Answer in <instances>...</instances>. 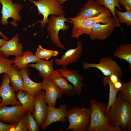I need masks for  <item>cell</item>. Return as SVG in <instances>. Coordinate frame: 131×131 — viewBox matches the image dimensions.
Here are the masks:
<instances>
[{"mask_svg": "<svg viewBox=\"0 0 131 131\" xmlns=\"http://www.w3.org/2000/svg\"><path fill=\"white\" fill-rule=\"evenodd\" d=\"M107 114L112 126L123 131H131V103L123 99L120 92Z\"/></svg>", "mask_w": 131, "mask_h": 131, "instance_id": "6da1fadb", "label": "cell"}, {"mask_svg": "<svg viewBox=\"0 0 131 131\" xmlns=\"http://www.w3.org/2000/svg\"><path fill=\"white\" fill-rule=\"evenodd\" d=\"M90 103L91 119L88 131H123L110 124L107 114V105L105 104L94 99H91Z\"/></svg>", "mask_w": 131, "mask_h": 131, "instance_id": "7a4b0ae2", "label": "cell"}, {"mask_svg": "<svg viewBox=\"0 0 131 131\" xmlns=\"http://www.w3.org/2000/svg\"><path fill=\"white\" fill-rule=\"evenodd\" d=\"M112 14L108 9L101 13L98 16L90 18L80 19L74 18H67L72 22L73 26L71 36L76 38L78 40L82 34H86L89 35L90 34L92 27L97 23L106 24L111 20Z\"/></svg>", "mask_w": 131, "mask_h": 131, "instance_id": "3957f363", "label": "cell"}, {"mask_svg": "<svg viewBox=\"0 0 131 131\" xmlns=\"http://www.w3.org/2000/svg\"><path fill=\"white\" fill-rule=\"evenodd\" d=\"M91 115L90 110L87 107H76L69 109L67 117L69 122V126L60 131L69 129L73 131H88Z\"/></svg>", "mask_w": 131, "mask_h": 131, "instance_id": "277c9868", "label": "cell"}, {"mask_svg": "<svg viewBox=\"0 0 131 131\" xmlns=\"http://www.w3.org/2000/svg\"><path fill=\"white\" fill-rule=\"evenodd\" d=\"M29 0L37 7L38 15L41 14L43 16L42 21L37 22L40 23L42 28L44 27L48 23L49 15H53L58 16L63 14V7L57 0H40L38 1L33 0Z\"/></svg>", "mask_w": 131, "mask_h": 131, "instance_id": "5b68a950", "label": "cell"}, {"mask_svg": "<svg viewBox=\"0 0 131 131\" xmlns=\"http://www.w3.org/2000/svg\"><path fill=\"white\" fill-rule=\"evenodd\" d=\"M65 16L64 14L57 16L53 15H51L47 27V30L50 33L51 41L57 47L62 49H65V46L62 44L60 41L58 37L59 31L60 30L67 31L69 29V25H66L65 22L72 23L71 21L65 17Z\"/></svg>", "mask_w": 131, "mask_h": 131, "instance_id": "8992f818", "label": "cell"}, {"mask_svg": "<svg viewBox=\"0 0 131 131\" xmlns=\"http://www.w3.org/2000/svg\"><path fill=\"white\" fill-rule=\"evenodd\" d=\"M91 67L98 69L106 76L114 74L120 78L122 76L121 67L115 61L109 57L101 58L99 59V62L98 63L83 62L82 65L83 69L86 70Z\"/></svg>", "mask_w": 131, "mask_h": 131, "instance_id": "52a82bcc", "label": "cell"}, {"mask_svg": "<svg viewBox=\"0 0 131 131\" xmlns=\"http://www.w3.org/2000/svg\"><path fill=\"white\" fill-rule=\"evenodd\" d=\"M12 0H0V3L2 5L1 13L2 14L1 20V24L6 25L10 23L16 27L18 24L16 22L9 23L8 19L11 18L15 22H19L21 19V17L19 14L22 9L23 5L20 3H13Z\"/></svg>", "mask_w": 131, "mask_h": 131, "instance_id": "ba28073f", "label": "cell"}, {"mask_svg": "<svg viewBox=\"0 0 131 131\" xmlns=\"http://www.w3.org/2000/svg\"><path fill=\"white\" fill-rule=\"evenodd\" d=\"M28 111L22 105L2 106L0 107V121L9 124H17Z\"/></svg>", "mask_w": 131, "mask_h": 131, "instance_id": "9c48e42d", "label": "cell"}, {"mask_svg": "<svg viewBox=\"0 0 131 131\" xmlns=\"http://www.w3.org/2000/svg\"><path fill=\"white\" fill-rule=\"evenodd\" d=\"M9 79L6 73L4 74L2 84L0 86V97L2 101L0 107L8 105L12 106L21 105L17 100L15 91L10 85Z\"/></svg>", "mask_w": 131, "mask_h": 131, "instance_id": "30bf717a", "label": "cell"}, {"mask_svg": "<svg viewBox=\"0 0 131 131\" xmlns=\"http://www.w3.org/2000/svg\"><path fill=\"white\" fill-rule=\"evenodd\" d=\"M118 26L121 27L120 25L113 17L111 21L107 24H102L97 23L95 24L92 27L89 36L92 40H105L111 34L115 28Z\"/></svg>", "mask_w": 131, "mask_h": 131, "instance_id": "8fae6325", "label": "cell"}, {"mask_svg": "<svg viewBox=\"0 0 131 131\" xmlns=\"http://www.w3.org/2000/svg\"><path fill=\"white\" fill-rule=\"evenodd\" d=\"M66 104H60L58 108H55L51 105H48L47 114L46 121L41 127L42 130L45 129L51 124L57 122L64 123L68 113Z\"/></svg>", "mask_w": 131, "mask_h": 131, "instance_id": "7c38bea8", "label": "cell"}, {"mask_svg": "<svg viewBox=\"0 0 131 131\" xmlns=\"http://www.w3.org/2000/svg\"><path fill=\"white\" fill-rule=\"evenodd\" d=\"M45 93V90H42L35 96L34 111L32 115L39 127L43 125L47 116V105L44 100Z\"/></svg>", "mask_w": 131, "mask_h": 131, "instance_id": "4fadbf2b", "label": "cell"}, {"mask_svg": "<svg viewBox=\"0 0 131 131\" xmlns=\"http://www.w3.org/2000/svg\"><path fill=\"white\" fill-rule=\"evenodd\" d=\"M41 89L45 93L44 100L48 105L55 107L57 99L62 97V94L59 89L49 78L43 79L42 82Z\"/></svg>", "mask_w": 131, "mask_h": 131, "instance_id": "5bb4252c", "label": "cell"}, {"mask_svg": "<svg viewBox=\"0 0 131 131\" xmlns=\"http://www.w3.org/2000/svg\"><path fill=\"white\" fill-rule=\"evenodd\" d=\"M48 78L59 89L62 94H65L69 97L70 96H74L77 93L73 85L70 84L57 69L54 70Z\"/></svg>", "mask_w": 131, "mask_h": 131, "instance_id": "9a60e30c", "label": "cell"}, {"mask_svg": "<svg viewBox=\"0 0 131 131\" xmlns=\"http://www.w3.org/2000/svg\"><path fill=\"white\" fill-rule=\"evenodd\" d=\"M108 9L100 5L95 0H89L74 17L80 19L92 18Z\"/></svg>", "mask_w": 131, "mask_h": 131, "instance_id": "2e32d148", "label": "cell"}, {"mask_svg": "<svg viewBox=\"0 0 131 131\" xmlns=\"http://www.w3.org/2000/svg\"><path fill=\"white\" fill-rule=\"evenodd\" d=\"M19 35L16 33L10 40L0 48V51L4 57L6 58L13 56L15 57L23 54V47L21 43H19Z\"/></svg>", "mask_w": 131, "mask_h": 131, "instance_id": "e0dca14e", "label": "cell"}, {"mask_svg": "<svg viewBox=\"0 0 131 131\" xmlns=\"http://www.w3.org/2000/svg\"><path fill=\"white\" fill-rule=\"evenodd\" d=\"M82 50V45L78 40L76 48L67 50L62 55L61 58H54L55 64L65 67L70 63H74L77 62L81 56Z\"/></svg>", "mask_w": 131, "mask_h": 131, "instance_id": "ac0fdd59", "label": "cell"}, {"mask_svg": "<svg viewBox=\"0 0 131 131\" xmlns=\"http://www.w3.org/2000/svg\"><path fill=\"white\" fill-rule=\"evenodd\" d=\"M61 74L66 78L74 86L77 93L81 94L82 88L84 86L82 82L84 78L79 73L78 70H69L66 67L57 69Z\"/></svg>", "mask_w": 131, "mask_h": 131, "instance_id": "d6986e66", "label": "cell"}, {"mask_svg": "<svg viewBox=\"0 0 131 131\" xmlns=\"http://www.w3.org/2000/svg\"><path fill=\"white\" fill-rule=\"evenodd\" d=\"M27 67L19 69L23 78L25 90L31 95L35 96L41 91L42 82H36L29 78Z\"/></svg>", "mask_w": 131, "mask_h": 131, "instance_id": "ffe728a7", "label": "cell"}, {"mask_svg": "<svg viewBox=\"0 0 131 131\" xmlns=\"http://www.w3.org/2000/svg\"><path fill=\"white\" fill-rule=\"evenodd\" d=\"M11 83V86L16 92L25 90L22 74L14 65L6 73Z\"/></svg>", "mask_w": 131, "mask_h": 131, "instance_id": "44dd1931", "label": "cell"}, {"mask_svg": "<svg viewBox=\"0 0 131 131\" xmlns=\"http://www.w3.org/2000/svg\"><path fill=\"white\" fill-rule=\"evenodd\" d=\"M54 59L46 60L41 59L35 64H29L28 66L34 67L39 72V76L43 79L48 78L54 70L53 65Z\"/></svg>", "mask_w": 131, "mask_h": 131, "instance_id": "7402d4cb", "label": "cell"}, {"mask_svg": "<svg viewBox=\"0 0 131 131\" xmlns=\"http://www.w3.org/2000/svg\"><path fill=\"white\" fill-rule=\"evenodd\" d=\"M40 59L29 51L24 52L21 56L15 57L14 59V65L18 69L26 67L30 63H36Z\"/></svg>", "mask_w": 131, "mask_h": 131, "instance_id": "603a6c76", "label": "cell"}, {"mask_svg": "<svg viewBox=\"0 0 131 131\" xmlns=\"http://www.w3.org/2000/svg\"><path fill=\"white\" fill-rule=\"evenodd\" d=\"M17 99L24 108L32 114L34 111L35 96L25 90H20L16 95Z\"/></svg>", "mask_w": 131, "mask_h": 131, "instance_id": "cb8c5ba5", "label": "cell"}, {"mask_svg": "<svg viewBox=\"0 0 131 131\" xmlns=\"http://www.w3.org/2000/svg\"><path fill=\"white\" fill-rule=\"evenodd\" d=\"M114 56L128 62L129 69H131V44H123L118 47L114 53Z\"/></svg>", "mask_w": 131, "mask_h": 131, "instance_id": "d4e9b609", "label": "cell"}, {"mask_svg": "<svg viewBox=\"0 0 131 131\" xmlns=\"http://www.w3.org/2000/svg\"><path fill=\"white\" fill-rule=\"evenodd\" d=\"M96 2L100 5L109 9L111 12L113 17L115 19L118 24L120 25L117 19L115 13V7H117L119 10L122 11L123 9L121 8L119 3V0H96Z\"/></svg>", "mask_w": 131, "mask_h": 131, "instance_id": "484cf974", "label": "cell"}, {"mask_svg": "<svg viewBox=\"0 0 131 131\" xmlns=\"http://www.w3.org/2000/svg\"><path fill=\"white\" fill-rule=\"evenodd\" d=\"M103 86L105 87L107 84H108L109 89V102L107 105V114L110 107L113 104L117 98L118 91L115 88L113 83L110 80L109 76L103 77Z\"/></svg>", "mask_w": 131, "mask_h": 131, "instance_id": "4316f807", "label": "cell"}, {"mask_svg": "<svg viewBox=\"0 0 131 131\" xmlns=\"http://www.w3.org/2000/svg\"><path fill=\"white\" fill-rule=\"evenodd\" d=\"M59 53L57 51L45 49L40 45L37 49L35 55L40 59L48 60L52 57L57 56Z\"/></svg>", "mask_w": 131, "mask_h": 131, "instance_id": "83f0119b", "label": "cell"}, {"mask_svg": "<svg viewBox=\"0 0 131 131\" xmlns=\"http://www.w3.org/2000/svg\"><path fill=\"white\" fill-rule=\"evenodd\" d=\"M115 12L119 24L124 23L128 26H131V11L123 12L115 8Z\"/></svg>", "mask_w": 131, "mask_h": 131, "instance_id": "f1b7e54d", "label": "cell"}, {"mask_svg": "<svg viewBox=\"0 0 131 131\" xmlns=\"http://www.w3.org/2000/svg\"><path fill=\"white\" fill-rule=\"evenodd\" d=\"M31 113L28 111L23 118L26 124L27 131H38L40 127Z\"/></svg>", "mask_w": 131, "mask_h": 131, "instance_id": "f546056e", "label": "cell"}, {"mask_svg": "<svg viewBox=\"0 0 131 131\" xmlns=\"http://www.w3.org/2000/svg\"><path fill=\"white\" fill-rule=\"evenodd\" d=\"M121 97L124 100L131 103V79L127 83L123 82L121 90L119 91Z\"/></svg>", "mask_w": 131, "mask_h": 131, "instance_id": "4dcf8cb0", "label": "cell"}, {"mask_svg": "<svg viewBox=\"0 0 131 131\" xmlns=\"http://www.w3.org/2000/svg\"><path fill=\"white\" fill-rule=\"evenodd\" d=\"M14 63V59H9L4 57H0V74L7 73Z\"/></svg>", "mask_w": 131, "mask_h": 131, "instance_id": "1f68e13d", "label": "cell"}, {"mask_svg": "<svg viewBox=\"0 0 131 131\" xmlns=\"http://www.w3.org/2000/svg\"><path fill=\"white\" fill-rule=\"evenodd\" d=\"M15 131H27V126L23 118L17 123Z\"/></svg>", "mask_w": 131, "mask_h": 131, "instance_id": "d6a6232c", "label": "cell"}, {"mask_svg": "<svg viewBox=\"0 0 131 131\" xmlns=\"http://www.w3.org/2000/svg\"><path fill=\"white\" fill-rule=\"evenodd\" d=\"M119 3L126 11H131V0H119Z\"/></svg>", "mask_w": 131, "mask_h": 131, "instance_id": "836d02e7", "label": "cell"}, {"mask_svg": "<svg viewBox=\"0 0 131 131\" xmlns=\"http://www.w3.org/2000/svg\"><path fill=\"white\" fill-rule=\"evenodd\" d=\"M15 124H9L0 121V131H9L10 127Z\"/></svg>", "mask_w": 131, "mask_h": 131, "instance_id": "e575fe53", "label": "cell"}, {"mask_svg": "<svg viewBox=\"0 0 131 131\" xmlns=\"http://www.w3.org/2000/svg\"><path fill=\"white\" fill-rule=\"evenodd\" d=\"M123 82L120 79L119 80L113 84L115 88L118 91H119L121 90L123 87Z\"/></svg>", "mask_w": 131, "mask_h": 131, "instance_id": "d590c367", "label": "cell"}, {"mask_svg": "<svg viewBox=\"0 0 131 131\" xmlns=\"http://www.w3.org/2000/svg\"><path fill=\"white\" fill-rule=\"evenodd\" d=\"M109 76L110 81L113 84L121 79V78H119L117 75L114 74H112Z\"/></svg>", "mask_w": 131, "mask_h": 131, "instance_id": "8d00e7d4", "label": "cell"}, {"mask_svg": "<svg viewBox=\"0 0 131 131\" xmlns=\"http://www.w3.org/2000/svg\"><path fill=\"white\" fill-rule=\"evenodd\" d=\"M7 41L4 39H0V48L2 47L7 42Z\"/></svg>", "mask_w": 131, "mask_h": 131, "instance_id": "74e56055", "label": "cell"}, {"mask_svg": "<svg viewBox=\"0 0 131 131\" xmlns=\"http://www.w3.org/2000/svg\"><path fill=\"white\" fill-rule=\"evenodd\" d=\"M17 124H15L12 126L10 128L9 131H15L16 125Z\"/></svg>", "mask_w": 131, "mask_h": 131, "instance_id": "f35d334b", "label": "cell"}, {"mask_svg": "<svg viewBox=\"0 0 131 131\" xmlns=\"http://www.w3.org/2000/svg\"><path fill=\"white\" fill-rule=\"evenodd\" d=\"M0 35L2 37H3L4 39L5 40H6L7 41L8 40V38L4 35L0 31Z\"/></svg>", "mask_w": 131, "mask_h": 131, "instance_id": "ab89813d", "label": "cell"}, {"mask_svg": "<svg viewBox=\"0 0 131 131\" xmlns=\"http://www.w3.org/2000/svg\"><path fill=\"white\" fill-rule=\"evenodd\" d=\"M58 2L61 5L64 3L67 0H57Z\"/></svg>", "mask_w": 131, "mask_h": 131, "instance_id": "60d3db41", "label": "cell"}, {"mask_svg": "<svg viewBox=\"0 0 131 131\" xmlns=\"http://www.w3.org/2000/svg\"><path fill=\"white\" fill-rule=\"evenodd\" d=\"M4 56L2 55L1 52L0 51V57H3Z\"/></svg>", "mask_w": 131, "mask_h": 131, "instance_id": "b9f144b4", "label": "cell"}, {"mask_svg": "<svg viewBox=\"0 0 131 131\" xmlns=\"http://www.w3.org/2000/svg\"><path fill=\"white\" fill-rule=\"evenodd\" d=\"M2 101V99L1 98H0V103Z\"/></svg>", "mask_w": 131, "mask_h": 131, "instance_id": "7bdbcfd3", "label": "cell"}, {"mask_svg": "<svg viewBox=\"0 0 131 131\" xmlns=\"http://www.w3.org/2000/svg\"></svg>", "mask_w": 131, "mask_h": 131, "instance_id": "ee69618b", "label": "cell"}, {"mask_svg": "<svg viewBox=\"0 0 131 131\" xmlns=\"http://www.w3.org/2000/svg\"></svg>", "mask_w": 131, "mask_h": 131, "instance_id": "f6af8a7d", "label": "cell"}]
</instances>
